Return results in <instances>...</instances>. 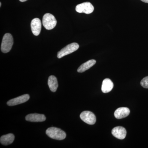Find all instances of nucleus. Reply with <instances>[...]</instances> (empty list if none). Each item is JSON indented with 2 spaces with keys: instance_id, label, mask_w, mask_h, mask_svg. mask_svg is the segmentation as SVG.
Wrapping results in <instances>:
<instances>
[{
  "instance_id": "nucleus-1",
  "label": "nucleus",
  "mask_w": 148,
  "mask_h": 148,
  "mask_svg": "<svg viewBox=\"0 0 148 148\" xmlns=\"http://www.w3.org/2000/svg\"><path fill=\"white\" fill-rule=\"evenodd\" d=\"M46 133L49 138L54 140H62L66 138V135L62 130L55 127H50L46 131Z\"/></svg>"
},
{
  "instance_id": "nucleus-2",
  "label": "nucleus",
  "mask_w": 148,
  "mask_h": 148,
  "mask_svg": "<svg viewBox=\"0 0 148 148\" xmlns=\"http://www.w3.org/2000/svg\"><path fill=\"white\" fill-rule=\"evenodd\" d=\"M13 44V37L11 34L7 33L3 37L1 45V50L3 53H8L11 49Z\"/></svg>"
},
{
  "instance_id": "nucleus-3",
  "label": "nucleus",
  "mask_w": 148,
  "mask_h": 148,
  "mask_svg": "<svg viewBox=\"0 0 148 148\" xmlns=\"http://www.w3.org/2000/svg\"><path fill=\"white\" fill-rule=\"evenodd\" d=\"M42 24L46 29L48 30H51L56 26L57 21L52 14L46 13L43 17Z\"/></svg>"
},
{
  "instance_id": "nucleus-4",
  "label": "nucleus",
  "mask_w": 148,
  "mask_h": 148,
  "mask_svg": "<svg viewBox=\"0 0 148 148\" xmlns=\"http://www.w3.org/2000/svg\"><path fill=\"white\" fill-rule=\"evenodd\" d=\"M79 48V45L77 43L73 42L70 44L63 48L57 53V57L61 58L65 56L68 55L76 51Z\"/></svg>"
},
{
  "instance_id": "nucleus-5",
  "label": "nucleus",
  "mask_w": 148,
  "mask_h": 148,
  "mask_svg": "<svg viewBox=\"0 0 148 148\" xmlns=\"http://www.w3.org/2000/svg\"><path fill=\"white\" fill-rule=\"evenodd\" d=\"M94 8L92 4L90 2H84L78 5L76 7L75 10L79 13H84L90 14L92 13Z\"/></svg>"
},
{
  "instance_id": "nucleus-6",
  "label": "nucleus",
  "mask_w": 148,
  "mask_h": 148,
  "mask_svg": "<svg viewBox=\"0 0 148 148\" xmlns=\"http://www.w3.org/2000/svg\"><path fill=\"white\" fill-rule=\"evenodd\" d=\"M81 119L86 123L89 125H93L96 122V117L95 114L90 111L83 112L80 115Z\"/></svg>"
},
{
  "instance_id": "nucleus-7",
  "label": "nucleus",
  "mask_w": 148,
  "mask_h": 148,
  "mask_svg": "<svg viewBox=\"0 0 148 148\" xmlns=\"http://www.w3.org/2000/svg\"><path fill=\"white\" fill-rule=\"evenodd\" d=\"M29 98H30V96L29 95L25 94L10 100L7 102V104L8 106H16V105L25 103L29 100Z\"/></svg>"
},
{
  "instance_id": "nucleus-8",
  "label": "nucleus",
  "mask_w": 148,
  "mask_h": 148,
  "mask_svg": "<svg viewBox=\"0 0 148 148\" xmlns=\"http://www.w3.org/2000/svg\"><path fill=\"white\" fill-rule=\"evenodd\" d=\"M31 29L32 33L36 36H38L41 30L42 24L39 18H34L31 22Z\"/></svg>"
},
{
  "instance_id": "nucleus-9",
  "label": "nucleus",
  "mask_w": 148,
  "mask_h": 148,
  "mask_svg": "<svg viewBox=\"0 0 148 148\" xmlns=\"http://www.w3.org/2000/svg\"><path fill=\"white\" fill-rule=\"evenodd\" d=\"M112 133L114 137L119 140H123L126 137V130L122 126L114 127L112 131Z\"/></svg>"
},
{
  "instance_id": "nucleus-10",
  "label": "nucleus",
  "mask_w": 148,
  "mask_h": 148,
  "mask_svg": "<svg viewBox=\"0 0 148 148\" xmlns=\"http://www.w3.org/2000/svg\"><path fill=\"white\" fill-rule=\"evenodd\" d=\"M25 119L27 121L34 122L44 121L46 120L44 115L36 113L29 114L26 116Z\"/></svg>"
},
{
  "instance_id": "nucleus-11",
  "label": "nucleus",
  "mask_w": 148,
  "mask_h": 148,
  "mask_svg": "<svg viewBox=\"0 0 148 148\" xmlns=\"http://www.w3.org/2000/svg\"><path fill=\"white\" fill-rule=\"evenodd\" d=\"M130 110L128 108L122 107L117 109L114 112V115L117 119H121L129 115Z\"/></svg>"
},
{
  "instance_id": "nucleus-12",
  "label": "nucleus",
  "mask_w": 148,
  "mask_h": 148,
  "mask_svg": "<svg viewBox=\"0 0 148 148\" xmlns=\"http://www.w3.org/2000/svg\"><path fill=\"white\" fill-rule=\"evenodd\" d=\"M114 87V84L110 79L106 78L104 80L102 83L101 90L103 93L110 92Z\"/></svg>"
},
{
  "instance_id": "nucleus-13",
  "label": "nucleus",
  "mask_w": 148,
  "mask_h": 148,
  "mask_svg": "<svg viewBox=\"0 0 148 148\" xmlns=\"http://www.w3.org/2000/svg\"><path fill=\"white\" fill-rule=\"evenodd\" d=\"M14 140V136L13 134L10 133L7 135H4L1 137L0 142L3 145H8L13 143Z\"/></svg>"
},
{
  "instance_id": "nucleus-14",
  "label": "nucleus",
  "mask_w": 148,
  "mask_h": 148,
  "mask_svg": "<svg viewBox=\"0 0 148 148\" xmlns=\"http://www.w3.org/2000/svg\"><path fill=\"white\" fill-rule=\"evenodd\" d=\"M48 84L50 88V90L52 92H56L58 87V81L57 78L54 76H50L49 77Z\"/></svg>"
},
{
  "instance_id": "nucleus-15",
  "label": "nucleus",
  "mask_w": 148,
  "mask_h": 148,
  "mask_svg": "<svg viewBox=\"0 0 148 148\" xmlns=\"http://www.w3.org/2000/svg\"><path fill=\"white\" fill-rule=\"evenodd\" d=\"M95 63H96V61L94 59L89 60L81 65L77 69V72L80 73H83L86 70L90 69L91 67L95 65Z\"/></svg>"
},
{
  "instance_id": "nucleus-16",
  "label": "nucleus",
  "mask_w": 148,
  "mask_h": 148,
  "mask_svg": "<svg viewBox=\"0 0 148 148\" xmlns=\"http://www.w3.org/2000/svg\"><path fill=\"white\" fill-rule=\"evenodd\" d=\"M140 84L144 88H148V76L145 77L141 80Z\"/></svg>"
},
{
  "instance_id": "nucleus-17",
  "label": "nucleus",
  "mask_w": 148,
  "mask_h": 148,
  "mask_svg": "<svg viewBox=\"0 0 148 148\" xmlns=\"http://www.w3.org/2000/svg\"><path fill=\"white\" fill-rule=\"evenodd\" d=\"M141 1L146 3H148V0H141Z\"/></svg>"
},
{
  "instance_id": "nucleus-18",
  "label": "nucleus",
  "mask_w": 148,
  "mask_h": 148,
  "mask_svg": "<svg viewBox=\"0 0 148 148\" xmlns=\"http://www.w3.org/2000/svg\"><path fill=\"white\" fill-rule=\"evenodd\" d=\"M27 1V0H19V1L21 2H24L26 1Z\"/></svg>"
},
{
  "instance_id": "nucleus-19",
  "label": "nucleus",
  "mask_w": 148,
  "mask_h": 148,
  "mask_svg": "<svg viewBox=\"0 0 148 148\" xmlns=\"http://www.w3.org/2000/svg\"><path fill=\"white\" fill-rule=\"evenodd\" d=\"M1 3H0V6L1 7Z\"/></svg>"
}]
</instances>
